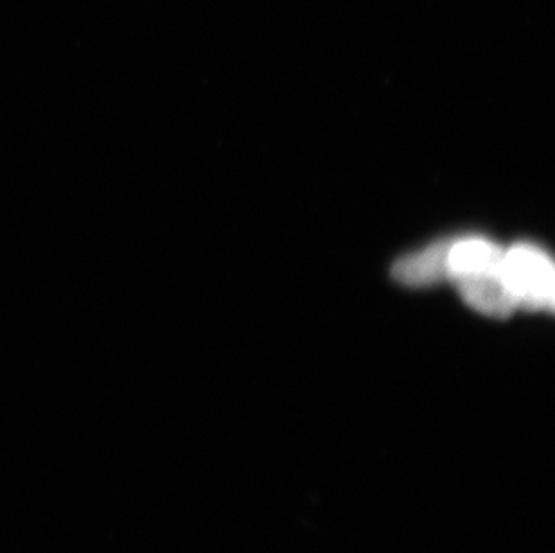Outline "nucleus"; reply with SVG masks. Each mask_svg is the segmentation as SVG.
<instances>
[{
  "label": "nucleus",
  "instance_id": "nucleus-3",
  "mask_svg": "<svg viewBox=\"0 0 555 553\" xmlns=\"http://www.w3.org/2000/svg\"><path fill=\"white\" fill-rule=\"evenodd\" d=\"M503 250L483 237H462L451 241L448 250V279L480 273L502 272Z\"/></svg>",
  "mask_w": 555,
  "mask_h": 553
},
{
  "label": "nucleus",
  "instance_id": "nucleus-2",
  "mask_svg": "<svg viewBox=\"0 0 555 553\" xmlns=\"http://www.w3.org/2000/svg\"><path fill=\"white\" fill-rule=\"evenodd\" d=\"M462 298L478 313L493 319H507L518 309L513 293L508 292L500 273H480V275L455 279Z\"/></svg>",
  "mask_w": 555,
  "mask_h": 553
},
{
  "label": "nucleus",
  "instance_id": "nucleus-4",
  "mask_svg": "<svg viewBox=\"0 0 555 553\" xmlns=\"http://www.w3.org/2000/svg\"><path fill=\"white\" fill-rule=\"evenodd\" d=\"M451 241H439L423 250L399 259L392 268L396 281L404 286H431L448 279V250Z\"/></svg>",
  "mask_w": 555,
  "mask_h": 553
},
{
  "label": "nucleus",
  "instance_id": "nucleus-1",
  "mask_svg": "<svg viewBox=\"0 0 555 553\" xmlns=\"http://www.w3.org/2000/svg\"><path fill=\"white\" fill-rule=\"evenodd\" d=\"M502 279L518 308H554V265L538 246L516 245L503 250Z\"/></svg>",
  "mask_w": 555,
  "mask_h": 553
}]
</instances>
